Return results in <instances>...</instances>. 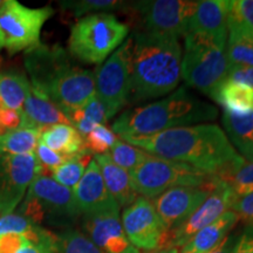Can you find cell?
Masks as SVG:
<instances>
[{
    "instance_id": "cell-34",
    "label": "cell",
    "mask_w": 253,
    "mask_h": 253,
    "mask_svg": "<svg viewBox=\"0 0 253 253\" xmlns=\"http://www.w3.org/2000/svg\"><path fill=\"white\" fill-rule=\"evenodd\" d=\"M221 181L229 184L235 198L251 194L253 192V162L245 161L243 166Z\"/></svg>"
},
{
    "instance_id": "cell-7",
    "label": "cell",
    "mask_w": 253,
    "mask_h": 253,
    "mask_svg": "<svg viewBox=\"0 0 253 253\" xmlns=\"http://www.w3.org/2000/svg\"><path fill=\"white\" fill-rule=\"evenodd\" d=\"M46 171L43 169L31 183L19 213L37 225L47 221L65 230L71 229L81 216L73 190L59 184Z\"/></svg>"
},
{
    "instance_id": "cell-29",
    "label": "cell",
    "mask_w": 253,
    "mask_h": 253,
    "mask_svg": "<svg viewBox=\"0 0 253 253\" xmlns=\"http://www.w3.org/2000/svg\"><path fill=\"white\" fill-rule=\"evenodd\" d=\"M93 158L89 153H82L66 161L61 166L50 169V177L66 188L74 190L86 171L88 164Z\"/></svg>"
},
{
    "instance_id": "cell-28",
    "label": "cell",
    "mask_w": 253,
    "mask_h": 253,
    "mask_svg": "<svg viewBox=\"0 0 253 253\" xmlns=\"http://www.w3.org/2000/svg\"><path fill=\"white\" fill-rule=\"evenodd\" d=\"M68 120L82 137H84L95 126L104 125L108 121L109 115L104 104L95 94L86 106L69 114Z\"/></svg>"
},
{
    "instance_id": "cell-1",
    "label": "cell",
    "mask_w": 253,
    "mask_h": 253,
    "mask_svg": "<svg viewBox=\"0 0 253 253\" xmlns=\"http://www.w3.org/2000/svg\"><path fill=\"white\" fill-rule=\"evenodd\" d=\"M123 141L154 156L189 164L219 179L231 175L245 162L230 143L225 131L209 123L178 126Z\"/></svg>"
},
{
    "instance_id": "cell-4",
    "label": "cell",
    "mask_w": 253,
    "mask_h": 253,
    "mask_svg": "<svg viewBox=\"0 0 253 253\" xmlns=\"http://www.w3.org/2000/svg\"><path fill=\"white\" fill-rule=\"evenodd\" d=\"M217 116L212 104L199 100L183 86L162 100L125 110L112 130L122 140L147 137L168 129L213 121Z\"/></svg>"
},
{
    "instance_id": "cell-37",
    "label": "cell",
    "mask_w": 253,
    "mask_h": 253,
    "mask_svg": "<svg viewBox=\"0 0 253 253\" xmlns=\"http://www.w3.org/2000/svg\"><path fill=\"white\" fill-rule=\"evenodd\" d=\"M34 155H36L38 162L40 163V166L42 167L45 170L54 169V168L61 166V164L65 163L66 161H68L69 158H72V157L63 156V155L55 153L54 150L49 149L48 147H46L45 144L41 143L40 141L38 142V145L36 148V151H34Z\"/></svg>"
},
{
    "instance_id": "cell-38",
    "label": "cell",
    "mask_w": 253,
    "mask_h": 253,
    "mask_svg": "<svg viewBox=\"0 0 253 253\" xmlns=\"http://www.w3.org/2000/svg\"><path fill=\"white\" fill-rule=\"evenodd\" d=\"M230 210L235 212L238 217V220H243L246 225L253 224V192L242 197L235 198L231 204Z\"/></svg>"
},
{
    "instance_id": "cell-17",
    "label": "cell",
    "mask_w": 253,
    "mask_h": 253,
    "mask_svg": "<svg viewBox=\"0 0 253 253\" xmlns=\"http://www.w3.org/2000/svg\"><path fill=\"white\" fill-rule=\"evenodd\" d=\"M75 202L82 214L120 212V205L109 194L96 161L91 160L86 171L73 190Z\"/></svg>"
},
{
    "instance_id": "cell-19",
    "label": "cell",
    "mask_w": 253,
    "mask_h": 253,
    "mask_svg": "<svg viewBox=\"0 0 253 253\" xmlns=\"http://www.w3.org/2000/svg\"><path fill=\"white\" fill-rule=\"evenodd\" d=\"M230 0H203L189 21V32L227 39Z\"/></svg>"
},
{
    "instance_id": "cell-22",
    "label": "cell",
    "mask_w": 253,
    "mask_h": 253,
    "mask_svg": "<svg viewBox=\"0 0 253 253\" xmlns=\"http://www.w3.org/2000/svg\"><path fill=\"white\" fill-rule=\"evenodd\" d=\"M238 221V217L235 212L229 210L219 218L209 224L204 229L198 231L189 242L182 246L178 253H207L217 246L229 232L233 229Z\"/></svg>"
},
{
    "instance_id": "cell-16",
    "label": "cell",
    "mask_w": 253,
    "mask_h": 253,
    "mask_svg": "<svg viewBox=\"0 0 253 253\" xmlns=\"http://www.w3.org/2000/svg\"><path fill=\"white\" fill-rule=\"evenodd\" d=\"M84 233L104 253H140L123 230L120 212L82 214Z\"/></svg>"
},
{
    "instance_id": "cell-3",
    "label": "cell",
    "mask_w": 253,
    "mask_h": 253,
    "mask_svg": "<svg viewBox=\"0 0 253 253\" xmlns=\"http://www.w3.org/2000/svg\"><path fill=\"white\" fill-rule=\"evenodd\" d=\"M31 84L40 88L67 116L96 94L95 74L74 65L61 46L39 45L26 50Z\"/></svg>"
},
{
    "instance_id": "cell-36",
    "label": "cell",
    "mask_w": 253,
    "mask_h": 253,
    "mask_svg": "<svg viewBox=\"0 0 253 253\" xmlns=\"http://www.w3.org/2000/svg\"><path fill=\"white\" fill-rule=\"evenodd\" d=\"M229 17L253 32V0L230 1Z\"/></svg>"
},
{
    "instance_id": "cell-45",
    "label": "cell",
    "mask_w": 253,
    "mask_h": 253,
    "mask_svg": "<svg viewBox=\"0 0 253 253\" xmlns=\"http://www.w3.org/2000/svg\"><path fill=\"white\" fill-rule=\"evenodd\" d=\"M145 253H178V249L168 248V249H158L153 251H147Z\"/></svg>"
},
{
    "instance_id": "cell-46",
    "label": "cell",
    "mask_w": 253,
    "mask_h": 253,
    "mask_svg": "<svg viewBox=\"0 0 253 253\" xmlns=\"http://www.w3.org/2000/svg\"><path fill=\"white\" fill-rule=\"evenodd\" d=\"M2 2H4V1H1V0H0V6H1V5H2Z\"/></svg>"
},
{
    "instance_id": "cell-20",
    "label": "cell",
    "mask_w": 253,
    "mask_h": 253,
    "mask_svg": "<svg viewBox=\"0 0 253 253\" xmlns=\"http://www.w3.org/2000/svg\"><path fill=\"white\" fill-rule=\"evenodd\" d=\"M221 122L233 148L246 162H253V110L240 113L224 108Z\"/></svg>"
},
{
    "instance_id": "cell-18",
    "label": "cell",
    "mask_w": 253,
    "mask_h": 253,
    "mask_svg": "<svg viewBox=\"0 0 253 253\" xmlns=\"http://www.w3.org/2000/svg\"><path fill=\"white\" fill-rule=\"evenodd\" d=\"M20 114L21 129L43 130L55 125H72L65 113L40 88L32 84Z\"/></svg>"
},
{
    "instance_id": "cell-5",
    "label": "cell",
    "mask_w": 253,
    "mask_h": 253,
    "mask_svg": "<svg viewBox=\"0 0 253 253\" xmlns=\"http://www.w3.org/2000/svg\"><path fill=\"white\" fill-rule=\"evenodd\" d=\"M226 41L204 33L188 32L184 36L181 73L188 86L209 96L226 80L230 63Z\"/></svg>"
},
{
    "instance_id": "cell-43",
    "label": "cell",
    "mask_w": 253,
    "mask_h": 253,
    "mask_svg": "<svg viewBox=\"0 0 253 253\" xmlns=\"http://www.w3.org/2000/svg\"><path fill=\"white\" fill-rule=\"evenodd\" d=\"M239 233H231L227 235L217 246H214L212 250L207 253H232L235 250V246L238 240Z\"/></svg>"
},
{
    "instance_id": "cell-30",
    "label": "cell",
    "mask_w": 253,
    "mask_h": 253,
    "mask_svg": "<svg viewBox=\"0 0 253 253\" xmlns=\"http://www.w3.org/2000/svg\"><path fill=\"white\" fill-rule=\"evenodd\" d=\"M56 253H104L84 232L66 229L56 235Z\"/></svg>"
},
{
    "instance_id": "cell-8",
    "label": "cell",
    "mask_w": 253,
    "mask_h": 253,
    "mask_svg": "<svg viewBox=\"0 0 253 253\" xmlns=\"http://www.w3.org/2000/svg\"><path fill=\"white\" fill-rule=\"evenodd\" d=\"M132 189L137 195L154 199L176 186H203L216 181L189 164L148 154L145 160L129 173Z\"/></svg>"
},
{
    "instance_id": "cell-13",
    "label": "cell",
    "mask_w": 253,
    "mask_h": 253,
    "mask_svg": "<svg viewBox=\"0 0 253 253\" xmlns=\"http://www.w3.org/2000/svg\"><path fill=\"white\" fill-rule=\"evenodd\" d=\"M43 168L36 155L0 157V214L12 213Z\"/></svg>"
},
{
    "instance_id": "cell-23",
    "label": "cell",
    "mask_w": 253,
    "mask_h": 253,
    "mask_svg": "<svg viewBox=\"0 0 253 253\" xmlns=\"http://www.w3.org/2000/svg\"><path fill=\"white\" fill-rule=\"evenodd\" d=\"M49 149L67 157L88 153L84 137L72 125H55L41 130L40 140Z\"/></svg>"
},
{
    "instance_id": "cell-11",
    "label": "cell",
    "mask_w": 253,
    "mask_h": 253,
    "mask_svg": "<svg viewBox=\"0 0 253 253\" xmlns=\"http://www.w3.org/2000/svg\"><path fill=\"white\" fill-rule=\"evenodd\" d=\"M121 221L129 242L137 250L168 249L169 230L157 214L150 199L138 196L134 203L125 208Z\"/></svg>"
},
{
    "instance_id": "cell-2",
    "label": "cell",
    "mask_w": 253,
    "mask_h": 253,
    "mask_svg": "<svg viewBox=\"0 0 253 253\" xmlns=\"http://www.w3.org/2000/svg\"><path fill=\"white\" fill-rule=\"evenodd\" d=\"M128 103L136 104L170 94L182 78V48L175 37L148 31L131 37Z\"/></svg>"
},
{
    "instance_id": "cell-15",
    "label": "cell",
    "mask_w": 253,
    "mask_h": 253,
    "mask_svg": "<svg viewBox=\"0 0 253 253\" xmlns=\"http://www.w3.org/2000/svg\"><path fill=\"white\" fill-rule=\"evenodd\" d=\"M218 178L209 185L176 186L153 199L155 210L168 230L184 221L201 205L217 185Z\"/></svg>"
},
{
    "instance_id": "cell-27",
    "label": "cell",
    "mask_w": 253,
    "mask_h": 253,
    "mask_svg": "<svg viewBox=\"0 0 253 253\" xmlns=\"http://www.w3.org/2000/svg\"><path fill=\"white\" fill-rule=\"evenodd\" d=\"M41 130L15 129L0 134V157L33 154L40 140Z\"/></svg>"
},
{
    "instance_id": "cell-42",
    "label": "cell",
    "mask_w": 253,
    "mask_h": 253,
    "mask_svg": "<svg viewBox=\"0 0 253 253\" xmlns=\"http://www.w3.org/2000/svg\"><path fill=\"white\" fill-rule=\"evenodd\" d=\"M232 253H253V224L246 225L244 231L239 233Z\"/></svg>"
},
{
    "instance_id": "cell-31",
    "label": "cell",
    "mask_w": 253,
    "mask_h": 253,
    "mask_svg": "<svg viewBox=\"0 0 253 253\" xmlns=\"http://www.w3.org/2000/svg\"><path fill=\"white\" fill-rule=\"evenodd\" d=\"M63 9H67L74 17L87 14L109 13V11L126 7L125 1L118 0H75V1H60Z\"/></svg>"
},
{
    "instance_id": "cell-33",
    "label": "cell",
    "mask_w": 253,
    "mask_h": 253,
    "mask_svg": "<svg viewBox=\"0 0 253 253\" xmlns=\"http://www.w3.org/2000/svg\"><path fill=\"white\" fill-rule=\"evenodd\" d=\"M118 135L104 125H100L84 137V148L89 154H108L118 141Z\"/></svg>"
},
{
    "instance_id": "cell-26",
    "label": "cell",
    "mask_w": 253,
    "mask_h": 253,
    "mask_svg": "<svg viewBox=\"0 0 253 253\" xmlns=\"http://www.w3.org/2000/svg\"><path fill=\"white\" fill-rule=\"evenodd\" d=\"M211 97L225 109L233 112L245 113L253 110V90L245 84L225 80Z\"/></svg>"
},
{
    "instance_id": "cell-6",
    "label": "cell",
    "mask_w": 253,
    "mask_h": 253,
    "mask_svg": "<svg viewBox=\"0 0 253 253\" xmlns=\"http://www.w3.org/2000/svg\"><path fill=\"white\" fill-rule=\"evenodd\" d=\"M129 26L112 13L84 15L73 25L69 54L89 65H101L125 42Z\"/></svg>"
},
{
    "instance_id": "cell-41",
    "label": "cell",
    "mask_w": 253,
    "mask_h": 253,
    "mask_svg": "<svg viewBox=\"0 0 253 253\" xmlns=\"http://www.w3.org/2000/svg\"><path fill=\"white\" fill-rule=\"evenodd\" d=\"M21 114L12 109L0 108V134L20 128Z\"/></svg>"
},
{
    "instance_id": "cell-21",
    "label": "cell",
    "mask_w": 253,
    "mask_h": 253,
    "mask_svg": "<svg viewBox=\"0 0 253 253\" xmlns=\"http://www.w3.org/2000/svg\"><path fill=\"white\" fill-rule=\"evenodd\" d=\"M94 160L100 168L101 175L109 194L118 202L120 208H126L134 203L138 196L132 189L129 172L116 166L109 154L95 155Z\"/></svg>"
},
{
    "instance_id": "cell-25",
    "label": "cell",
    "mask_w": 253,
    "mask_h": 253,
    "mask_svg": "<svg viewBox=\"0 0 253 253\" xmlns=\"http://www.w3.org/2000/svg\"><path fill=\"white\" fill-rule=\"evenodd\" d=\"M31 90V81L20 73L0 74V108L21 112Z\"/></svg>"
},
{
    "instance_id": "cell-32",
    "label": "cell",
    "mask_w": 253,
    "mask_h": 253,
    "mask_svg": "<svg viewBox=\"0 0 253 253\" xmlns=\"http://www.w3.org/2000/svg\"><path fill=\"white\" fill-rule=\"evenodd\" d=\"M109 156L116 166L122 168L126 172H132L148 156V153L140 148L126 143L122 140H118L109 150Z\"/></svg>"
},
{
    "instance_id": "cell-12",
    "label": "cell",
    "mask_w": 253,
    "mask_h": 253,
    "mask_svg": "<svg viewBox=\"0 0 253 253\" xmlns=\"http://www.w3.org/2000/svg\"><path fill=\"white\" fill-rule=\"evenodd\" d=\"M198 1L190 0H153L132 4L143 20L144 31L162 36L184 37L189 21L197 9Z\"/></svg>"
},
{
    "instance_id": "cell-40",
    "label": "cell",
    "mask_w": 253,
    "mask_h": 253,
    "mask_svg": "<svg viewBox=\"0 0 253 253\" xmlns=\"http://www.w3.org/2000/svg\"><path fill=\"white\" fill-rule=\"evenodd\" d=\"M26 244L24 233H5L0 236V253H18Z\"/></svg>"
},
{
    "instance_id": "cell-10",
    "label": "cell",
    "mask_w": 253,
    "mask_h": 253,
    "mask_svg": "<svg viewBox=\"0 0 253 253\" xmlns=\"http://www.w3.org/2000/svg\"><path fill=\"white\" fill-rule=\"evenodd\" d=\"M132 39H126L95 73L96 96L104 104L109 119L128 104Z\"/></svg>"
},
{
    "instance_id": "cell-39",
    "label": "cell",
    "mask_w": 253,
    "mask_h": 253,
    "mask_svg": "<svg viewBox=\"0 0 253 253\" xmlns=\"http://www.w3.org/2000/svg\"><path fill=\"white\" fill-rule=\"evenodd\" d=\"M226 80L245 84L253 90V67L231 65L227 71Z\"/></svg>"
},
{
    "instance_id": "cell-9",
    "label": "cell",
    "mask_w": 253,
    "mask_h": 253,
    "mask_svg": "<svg viewBox=\"0 0 253 253\" xmlns=\"http://www.w3.org/2000/svg\"><path fill=\"white\" fill-rule=\"evenodd\" d=\"M53 14L50 6L30 8L15 0H6L0 6V49L15 54L38 46L43 24Z\"/></svg>"
},
{
    "instance_id": "cell-14",
    "label": "cell",
    "mask_w": 253,
    "mask_h": 253,
    "mask_svg": "<svg viewBox=\"0 0 253 253\" xmlns=\"http://www.w3.org/2000/svg\"><path fill=\"white\" fill-rule=\"evenodd\" d=\"M233 201L235 195L229 184L218 178L217 185L203 203L179 225L169 230L168 248H182L198 231L204 229L229 211Z\"/></svg>"
},
{
    "instance_id": "cell-35",
    "label": "cell",
    "mask_w": 253,
    "mask_h": 253,
    "mask_svg": "<svg viewBox=\"0 0 253 253\" xmlns=\"http://www.w3.org/2000/svg\"><path fill=\"white\" fill-rule=\"evenodd\" d=\"M31 219L21 213H8L0 216V236L5 233H25L36 226Z\"/></svg>"
},
{
    "instance_id": "cell-24",
    "label": "cell",
    "mask_w": 253,
    "mask_h": 253,
    "mask_svg": "<svg viewBox=\"0 0 253 253\" xmlns=\"http://www.w3.org/2000/svg\"><path fill=\"white\" fill-rule=\"evenodd\" d=\"M226 55L230 66L253 67V32L229 17Z\"/></svg>"
},
{
    "instance_id": "cell-44",
    "label": "cell",
    "mask_w": 253,
    "mask_h": 253,
    "mask_svg": "<svg viewBox=\"0 0 253 253\" xmlns=\"http://www.w3.org/2000/svg\"><path fill=\"white\" fill-rule=\"evenodd\" d=\"M18 253H56L54 250L47 248V246L42 245H34L31 243H27L23 249Z\"/></svg>"
}]
</instances>
